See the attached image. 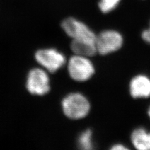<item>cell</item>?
<instances>
[{
  "mask_svg": "<svg viewBox=\"0 0 150 150\" xmlns=\"http://www.w3.org/2000/svg\"><path fill=\"white\" fill-rule=\"evenodd\" d=\"M64 114L72 120H79L86 116L90 111L88 100L79 93H72L66 96L62 103Z\"/></svg>",
  "mask_w": 150,
  "mask_h": 150,
  "instance_id": "obj_1",
  "label": "cell"
},
{
  "mask_svg": "<svg viewBox=\"0 0 150 150\" xmlns=\"http://www.w3.org/2000/svg\"><path fill=\"white\" fill-rule=\"evenodd\" d=\"M68 71L74 81L81 82L91 78L95 73V67L88 57L75 54L69 60Z\"/></svg>",
  "mask_w": 150,
  "mask_h": 150,
  "instance_id": "obj_2",
  "label": "cell"
},
{
  "mask_svg": "<svg viewBox=\"0 0 150 150\" xmlns=\"http://www.w3.org/2000/svg\"><path fill=\"white\" fill-rule=\"evenodd\" d=\"M123 44V38L119 32L105 30L96 36L95 46L97 53L102 55L115 52Z\"/></svg>",
  "mask_w": 150,
  "mask_h": 150,
  "instance_id": "obj_3",
  "label": "cell"
},
{
  "mask_svg": "<svg viewBox=\"0 0 150 150\" xmlns=\"http://www.w3.org/2000/svg\"><path fill=\"white\" fill-rule=\"evenodd\" d=\"M26 86L32 95L42 96L50 90V78L47 73L40 68L31 69L28 74Z\"/></svg>",
  "mask_w": 150,
  "mask_h": 150,
  "instance_id": "obj_4",
  "label": "cell"
},
{
  "mask_svg": "<svg viewBox=\"0 0 150 150\" xmlns=\"http://www.w3.org/2000/svg\"><path fill=\"white\" fill-rule=\"evenodd\" d=\"M36 62L50 73H55L64 64V56L53 48L41 49L35 53Z\"/></svg>",
  "mask_w": 150,
  "mask_h": 150,
  "instance_id": "obj_5",
  "label": "cell"
},
{
  "mask_svg": "<svg viewBox=\"0 0 150 150\" xmlns=\"http://www.w3.org/2000/svg\"><path fill=\"white\" fill-rule=\"evenodd\" d=\"M64 32L73 40L95 42L96 35L84 23L73 18L66 19L62 24Z\"/></svg>",
  "mask_w": 150,
  "mask_h": 150,
  "instance_id": "obj_6",
  "label": "cell"
},
{
  "mask_svg": "<svg viewBox=\"0 0 150 150\" xmlns=\"http://www.w3.org/2000/svg\"><path fill=\"white\" fill-rule=\"evenodd\" d=\"M129 91L134 98H146L150 96V78L146 75L134 76L129 84Z\"/></svg>",
  "mask_w": 150,
  "mask_h": 150,
  "instance_id": "obj_7",
  "label": "cell"
},
{
  "mask_svg": "<svg viewBox=\"0 0 150 150\" xmlns=\"http://www.w3.org/2000/svg\"><path fill=\"white\" fill-rule=\"evenodd\" d=\"M132 144L138 150H150V132L143 128L135 129L131 135Z\"/></svg>",
  "mask_w": 150,
  "mask_h": 150,
  "instance_id": "obj_8",
  "label": "cell"
},
{
  "mask_svg": "<svg viewBox=\"0 0 150 150\" xmlns=\"http://www.w3.org/2000/svg\"><path fill=\"white\" fill-rule=\"evenodd\" d=\"M71 49L75 54L86 57L92 56L97 53L95 42L85 40H73Z\"/></svg>",
  "mask_w": 150,
  "mask_h": 150,
  "instance_id": "obj_9",
  "label": "cell"
},
{
  "mask_svg": "<svg viewBox=\"0 0 150 150\" xmlns=\"http://www.w3.org/2000/svg\"><path fill=\"white\" fill-rule=\"evenodd\" d=\"M78 145L81 149L90 150L93 149L92 131L91 129H86L79 136Z\"/></svg>",
  "mask_w": 150,
  "mask_h": 150,
  "instance_id": "obj_10",
  "label": "cell"
},
{
  "mask_svg": "<svg viewBox=\"0 0 150 150\" xmlns=\"http://www.w3.org/2000/svg\"><path fill=\"white\" fill-rule=\"evenodd\" d=\"M120 1L121 0H101L99 3L100 9L103 13H109L118 6Z\"/></svg>",
  "mask_w": 150,
  "mask_h": 150,
  "instance_id": "obj_11",
  "label": "cell"
},
{
  "mask_svg": "<svg viewBox=\"0 0 150 150\" xmlns=\"http://www.w3.org/2000/svg\"><path fill=\"white\" fill-rule=\"evenodd\" d=\"M142 37L144 41H146V43L150 44V23H149V26L148 29L144 30L142 32Z\"/></svg>",
  "mask_w": 150,
  "mask_h": 150,
  "instance_id": "obj_12",
  "label": "cell"
},
{
  "mask_svg": "<svg viewBox=\"0 0 150 150\" xmlns=\"http://www.w3.org/2000/svg\"><path fill=\"white\" fill-rule=\"evenodd\" d=\"M112 150H127L128 149L124 145L121 144H116L112 146L111 148Z\"/></svg>",
  "mask_w": 150,
  "mask_h": 150,
  "instance_id": "obj_13",
  "label": "cell"
},
{
  "mask_svg": "<svg viewBox=\"0 0 150 150\" xmlns=\"http://www.w3.org/2000/svg\"><path fill=\"white\" fill-rule=\"evenodd\" d=\"M148 116H149V118H150V106H149V109H148Z\"/></svg>",
  "mask_w": 150,
  "mask_h": 150,
  "instance_id": "obj_14",
  "label": "cell"
}]
</instances>
